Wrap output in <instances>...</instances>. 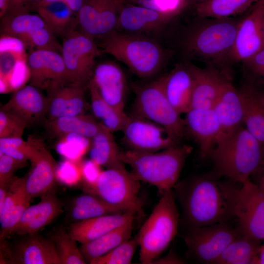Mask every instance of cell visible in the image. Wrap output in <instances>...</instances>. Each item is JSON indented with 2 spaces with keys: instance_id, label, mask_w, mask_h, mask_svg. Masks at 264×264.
<instances>
[{
  "instance_id": "obj_1",
  "label": "cell",
  "mask_w": 264,
  "mask_h": 264,
  "mask_svg": "<svg viewBox=\"0 0 264 264\" xmlns=\"http://www.w3.org/2000/svg\"><path fill=\"white\" fill-rule=\"evenodd\" d=\"M242 184L213 173L177 182L174 188L188 223L195 227L234 218Z\"/></svg>"
},
{
  "instance_id": "obj_2",
  "label": "cell",
  "mask_w": 264,
  "mask_h": 264,
  "mask_svg": "<svg viewBox=\"0 0 264 264\" xmlns=\"http://www.w3.org/2000/svg\"><path fill=\"white\" fill-rule=\"evenodd\" d=\"M210 158L214 174L242 183L260 167L264 147L242 125L221 135Z\"/></svg>"
},
{
  "instance_id": "obj_3",
  "label": "cell",
  "mask_w": 264,
  "mask_h": 264,
  "mask_svg": "<svg viewBox=\"0 0 264 264\" xmlns=\"http://www.w3.org/2000/svg\"><path fill=\"white\" fill-rule=\"evenodd\" d=\"M240 22L228 18L212 19L190 29L183 49L190 58L208 64L230 79L228 64Z\"/></svg>"
},
{
  "instance_id": "obj_4",
  "label": "cell",
  "mask_w": 264,
  "mask_h": 264,
  "mask_svg": "<svg viewBox=\"0 0 264 264\" xmlns=\"http://www.w3.org/2000/svg\"><path fill=\"white\" fill-rule=\"evenodd\" d=\"M102 53L124 64L140 78L150 79L161 70L167 52L153 37L114 30L97 40Z\"/></svg>"
},
{
  "instance_id": "obj_5",
  "label": "cell",
  "mask_w": 264,
  "mask_h": 264,
  "mask_svg": "<svg viewBox=\"0 0 264 264\" xmlns=\"http://www.w3.org/2000/svg\"><path fill=\"white\" fill-rule=\"evenodd\" d=\"M192 149L191 146L179 144L154 152L129 150L120 152V159L131 168L138 179L155 186L162 195L177 183Z\"/></svg>"
},
{
  "instance_id": "obj_6",
  "label": "cell",
  "mask_w": 264,
  "mask_h": 264,
  "mask_svg": "<svg viewBox=\"0 0 264 264\" xmlns=\"http://www.w3.org/2000/svg\"><path fill=\"white\" fill-rule=\"evenodd\" d=\"M178 220L175 194L170 189L161 195L137 234L141 263L152 264L166 250L176 235Z\"/></svg>"
},
{
  "instance_id": "obj_7",
  "label": "cell",
  "mask_w": 264,
  "mask_h": 264,
  "mask_svg": "<svg viewBox=\"0 0 264 264\" xmlns=\"http://www.w3.org/2000/svg\"><path fill=\"white\" fill-rule=\"evenodd\" d=\"M163 75L144 84L133 85V115L165 128L176 144L186 135L184 118L170 103L165 93Z\"/></svg>"
},
{
  "instance_id": "obj_8",
  "label": "cell",
  "mask_w": 264,
  "mask_h": 264,
  "mask_svg": "<svg viewBox=\"0 0 264 264\" xmlns=\"http://www.w3.org/2000/svg\"><path fill=\"white\" fill-rule=\"evenodd\" d=\"M140 180L125 167L107 169L102 171L96 183L84 188L108 203L126 212L143 214V202L139 196Z\"/></svg>"
},
{
  "instance_id": "obj_9",
  "label": "cell",
  "mask_w": 264,
  "mask_h": 264,
  "mask_svg": "<svg viewBox=\"0 0 264 264\" xmlns=\"http://www.w3.org/2000/svg\"><path fill=\"white\" fill-rule=\"evenodd\" d=\"M63 39L61 54L67 80L88 87L91 79L96 58L102 52L95 41L79 29Z\"/></svg>"
},
{
  "instance_id": "obj_10",
  "label": "cell",
  "mask_w": 264,
  "mask_h": 264,
  "mask_svg": "<svg viewBox=\"0 0 264 264\" xmlns=\"http://www.w3.org/2000/svg\"><path fill=\"white\" fill-rule=\"evenodd\" d=\"M240 231L228 222L190 227L184 237L188 255L203 264H215Z\"/></svg>"
},
{
  "instance_id": "obj_11",
  "label": "cell",
  "mask_w": 264,
  "mask_h": 264,
  "mask_svg": "<svg viewBox=\"0 0 264 264\" xmlns=\"http://www.w3.org/2000/svg\"><path fill=\"white\" fill-rule=\"evenodd\" d=\"M13 243L0 242V264H60L54 244L38 233L19 236Z\"/></svg>"
},
{
  "instance_id": "obj_12",
  "label": "cell",
  "mask_w": 264,
  "mask_h": 264,
  "mask_svg": "<svg viewBox=\"0 0 264 264\" xmlns=\"http://www.w3.org/2000/svg\"><path fill=\"white\" fill-rule=\"evenodd\" d=\"M126 0H84L78 13V29L95 41L116 30Z\"/></svg>"
},
{
  "instance_id": "obj_13",
  "label": "cell",
  "mask_w": 264,
  "mask_h": 264,
  "mask_svg": "<svg viewBox=\"0 0 264 264\" xmlns=\"http://www.w3.org/2000/svg\"><path fill=\"white\" fill-rule=\"evenodd\" d=\"M27 140L34 149L31 167L24 176V189L29 198L40 197L54 189L57 164L44 141L29 135Z\"/></svg>"
},
{
  "instance_id": "obj_14",
  "label": "cell",
  "mask_w": 264,
  "mask_h": 264,
  "mask_svg": "<svg viewBox=\"0 0 264 264\" xmlns=\"http://www.w3.org/2000/svg\"><path fill=\"white\" fill-rule=\"evenodd\" d=\"M234 217L243 233L260 241L264 240V191L250 179L242 183Z\"/></svg>"
},
{
  "instance_id": "obj_15",
  "label": "cell",
  "mask_w": 264,
  "mask_h": 264,
  "mask_svg": "<svg viewBox=\"0 0 264 264\" xmlns=\"http://www.w3.org/2000/svg\"><path fill=\"white\" fill-rule=\"evenodd\" d=\"M122 132L130 150L154 152L177 145L163 127L135 115L129 116Z\"/></svg>"
},
{
  "instance_id": "obj_16",
  "label": "cell",
  "mask_w": 264,
  "mask_h": 264,
  "mask_svg": "<svg viewBox=\"0 0 264 264\" xmlns=\"http://www.w3.org/2000/svg\"><path fill=\"white\" fill-rule=\"evenodd\" d=\"M177 13L164 12L126 1L119 15L116 30L151 36L160 33Z\"/></svg>"
},
{
  "instance_id": "obj_17",
  "label": "cell",
  "mask_w": 264,
  "mask_h": 264,
  "mask_svg": "<svg viewBox=\"0 0 264 264\" xmlns=\"http://www.w3.org/2000/svg\"><path fill=\"white\" fill-rule=\"evenodd\" d=\"M87 89L88 87L67 80L50 84L46 89L48 101L46 120L86 113Z\"/></svg>"
},
{
  "instance_id": "obj_18",
  "label": "cell",
  "mask_w": 264,
  "mask_h": 264,
  "mask_svg": "<svg viewBox=\"0 0 264 264\" xmlns=\"http://www.w3.org/2000/svg\"><path fill=\"white\" fill-rule=\"evenodd\" d=\"M264 4L258 0L250 13L240 22L232 61L244 62L264 47Z\"/></svg>"
},
{
  "instance_id": "obj_19",
  "label": "cell",
  "mask_w": 264,
  "mask_h": 264,
  "mask_svg": "<svg viewBox=\"0 0 264 264\" xmlns=\"http://www.w3.org/2000/svg\"><path fill=\"white\" fill-rule=\"evenodd\" d=\"M185 114L186 134L197 143L202 159L210 158L222 134L215 113L212 109H191Z\"/></svg>"
},
{
  "instance_id": "obj_20",
  "label": "cell",
  "mask_w": 264,
  "mask_h": 264,
  "mask_svg": "<svg viewBox=\"0 0 264 264\" xmlns=\"http://www.w3.org/2000/svg\"><path fill=\"white\" fill-rule=\"evenodd\" d=\"M90 80L105 101L115 109L124 111L127 81L117 64L108 61L96 65Z\"/></svg>"
},
{
  "instance_id": "obj_21",
  "label": "cell",
  "mask_w": 264,
  "mask_h": 264,
  "mask_svg": "<svg viewBox=\"0 0 264 264\" xmlns=\"http://www.w3.org/2000/svg\"><path fill=\"white\" fill-rule=\"evenodd\" d=\"M30 85L46 89L53 83L67 79L66 68L61 53L49 50H32L27 56Z\"/></svg>"
},
{
  "instance_id": "obj_22",
  "label": "cell",
  "mask_w": 264,
  "mask_h": 264,
  "mask_svg": "<svg viewBox=\"0 0 264 264\" xmlns=\"http://www.w3.org/2000/svg\"><path fill=\"white\" fill-rule=\"evenodd\" d=\"M40 198L39 202L25 209L11 236L38 233L64 212L65 204L57 196L55 189Z\"/></svg>"
},
{
  "instance_id": "obj_23",
  "label": "cell",
  "mask_w": 264,
  "mask_h": 264,
  "mask_svg": "<svg viewBox=\"0 0 264 264\" xmlns=\"http://www.w3.org/2000/svg\"><path fill=\"white\" fill-rule=\"evenodd\" d=\"M41 90L30 84L23 85L15 90L0 109L11 111L20 116L28 127L44 123L46 120L48 101Z\"/></svg>"
},
{
  "instance_id": "obj_24",
  "label": "cell",
  "mask_w": 264,
  "mask_h": 264,
  "mask_svg": "<svg viewBox=\"0 0 264 264\" xmlns=\"http://www.w3.org/2000/svg\"><path fill=\"white\" fill-rule=\"evenodd\" d=\"M163 77L164 89L170 103L180 114L186 113L191 109L194 85L192 64H177Z\"/></svg>"
},
{
  "instance_id": "obj_25",
  "label": "cell",
  "mask_w": 264,
  "mask_h": 264,
  "mask_svg": "<svg viewBox=\"0 0 264 264\" xmlns=\"http://www.w3.org/2000/svg\"><path fill=\"white\" fill-rule=\"evenodd\" d=\"M192 67L194 85L191 109H212L224 82L230 79L212 66L201 68L192 64Z\"/></svg>"
},
{
  "instance_id": "obj_26",
  "label": "cell",
  "mask_w": 264,
  "mask_h": 264,
  "mask_svg": "<svg viewBox=\"0 0 264 264\" xmlns=\"http://www.w3.org/2000/svg\"><path fill=\"white\" fill-rule=\"evenodd\" d=\"M212 110L218 119L222 134L243 125V107L241 93L230 79H227L224 82Z\"/></svg>"
},
{
  "instance_id": "obj_27",
  "label": "cell",
  "mask_w": 264,
  "mask_h": 264,
  "mask_svg": "<svg viewBox=\"0 0 264 264\" xmlns=\"http://www.w3.org/2000/svg\"><path fill=\"white\" fill-rule=\"evenodd\" d=\"M136 214L131 211L108 215L70 223L67 230L77 242L85 244L108 232L134 220Z\"/></svg>"
},
{
  "instance_id": "obj_28",
  "label": "cell",
  "mask_w": 264,
  "mask_h": 264,
  "mask_svg": "<svg viewBox=\"0 0 264 264\" xmlns=\"http://www.w3.org/2000/svg\"><path fill=\"white\" fill-rule=\"evenodd\" d=\"M243 107V125L264 147V90L254 83L239 89Z\"/></svg>"
},
{
  "instance_id": "obj_29",
  "label": "cell",
  "mask_w": 264,
  "mask_h": 264,
  "mask_svg": "<svg viewBox=\"0 0 264 264\" xmlns=\"http://www.w3.org/2000/svg\"><path fill=\"white\" fill-rule=\"evenodd\" d=\"M44 124L48 134L59 138L73 133L91 139L104 126L93 115L86 113L46 120Z\"/></svg>"
},
{
  "instance_id": "obj_30",
  "label": "cell",
  "mask_w": 264,
  "mask_h": 264,
  "mask_svg": "<svg viewBox=\"0 0 264 264\" xmlns=\"http://www.w3.org/2000/svg\"><path fill=\"white\" fill-rule=\"evenodd\" d=\"M1 19V36L17 39L25 47H29L32 40L39 31L47 27L39 15L27 12L7 14Z\"/></svg>"
},
{
  "instance_id": "obj_31",
  "label": "cell",
  "mask_w": 264,
  "mask_h": 264,
  "mask_svg": "<svg viewBox=\"0 0 264 264\" xmlns=\"http://www.w3.org/2000/svg\"><path fill=\"white\" fill-rule=\"evenodd\" d=\"M125 212L89 193L73 198L67 208L66 216L70 223L97 217Z\"/></svg>"
},
{
  "instance_id": "obj_32",
  "label": "cell",
  "mask_w": 264,
  "mask_h": 264,
  "mask_svg": "<svg viewBox=\"0 0 264 264\" xmlns=\"http://www.w3.org/2000/svg\"><path fill=\"white\" fill-rule=\"evenodd\" d=\"M39 15L55 36L62 38L78 27V16L65 2L39 4Z\"/></svg>"
},
{
  "instance_id": "obj_33",
  "label": "cell",
  "mask_w": 264,
  "mask_h": 264,
  "mask_svg": "<svg viewBox=\"0 0 264 264\" xmlns=\"http://www.w3.org/2000/svg\"><path fill=\"white\" fill-rule=\"evenodd\" d=\"M134 220H131L92 241L82 244L79 248L86 263L89 264L129 240L132 234Z\"/></svg>"
},
{
  "instance_id": "obj_34",
  "label": "cell",
  "mask_w": 264,
  "mask_h": 264,
  "mask_svg": "<svg viewBox=\"0 0 264 264\" xmlns=\"http://www.w3.org/2000/svg\"><path fill=\"white\" fill-rule=\"evenodd\" d=\"M113 132L103 126L92 138L88 150L92 160L107 169L120 168L125 164L120 159V151Z\"/></svg>"
},
{
  "instance_id": "obj_35",
  "label": "cell",
  "mask_w": 264,
  "mask_h": 264,
  "mask_svg": "<svg viewBox=\"0 0 264 264\" xmlns=\"http://www.w3.org/2000/svg\"><path fill=\"white\" fill-rule=\"evenodd\" d=\"M260 242L241 231L215 264H254L261 245Z\"/></svg>"
},
{
  "instance_id": "obj_36",
  "label": "cell",
  "mask_w": 264,
  "mask_h": 264,
  "mask_svg": "<svg viewBox=\"0 0 264 264\" xmlns=\"http://www.w3.org/2000/svg\"><path fill=\"white\" fill-rule=\"evenodd\" d=\"M88 89L90 96V108L93 116L112 132L122 131L129 116L125 111L118 110L105 101L90 80Z\"/></svg>"
},
{
  "instance_id": "obj_37",
  "label": "cell",
  "mask_w": 264,
  "mask_h": 264,
  "mask_svg": "<svg viewBox=\"0 0 264 264\" xmlns=\"http://www.w3.org/2000/svg\"><path fill=\"white\" fill-rule=\"evenodd\" d=\"M258 0H206L195 4L197 14L203 18H228L243 12Z\"/></svg>"
},
{
  "instance_id": "obj_38",
  "label": "cell",
  "mask_w": 264,
  "mask_h": 264,
  "mask_svg": "<svg viewBox=\"0 0 264 264\" xmlns=\"http://www.w3.org/2000/svg\"><path fill=\"white\" fill-rule=\"evenodd\" d=\"M47 236L53 241L60 264H87L77 241L71 236L67 229L62 225L50 231Z\"/></svg>"
},
{
  "instance_id": "obj_39",
  "label": "cell",
  "mask_w": 264,
  "mask_h": 264,
  "mask_svg": "<svg viewBox=\"0 0 264 264\" xmlns=\"http://www.w3.org/2000/svg\"><path fill=\"white\" fill-rule=\"evenodd\" d=\"M139 246L138 234L131 237L112 250L91 261L90 264H129Z\"/></svg>"
},
{
  "instance_id": "obj_40",
  "label": "cell",
  "mask_w": 264,
  "mask_h": 264,
  "mask_svg": "<svg viewBox=\"0 0 264 264\" xmlns=\"http://www.w3.org/2000/svg\"><path fill=\"white\" fill-rule=\"evenodd\" d=\"M3 154L27 162L32 158L34 149L29 142L24 141L22 138H0V156Z\"/></svg>"
},
{
  "instance_id": "obj_41",
  "label": "cell",
  "mask_w": 264,
  "mask_h": 264,
  "mask_svg": "<svg viewBox=\"0 0 264 264\" xmlns=\"http://www.w3.org/2000/svg\"><path fill=\"white\" fill-rule=\"evenodd\" d=\"M25 192L24 177H15L9 186L5 202L0 211V235L6 229L11 213Z\"/></svg>"
},
{
  "instance_id": "obj_42",
  "label": "cell",
  "mask_w": 264,
  "mask_h": 264,
  "mask_svg": "<svg viewBox=\"0 0 264 264\" xmlns=\"http://www.w3.org/2000/svg\"><path fill=\"white\" fill-rule=\"evenodd\" d=\"M66 140L60 142L58 151L68 159L74 160L81 157L89 150L91 139L76 134H68L62 136Z\"/></svg>"
},
{
  "instance_id": "obj_43",
  "label": "cell",
  "mask_w": 264,
  "mask_h": 264,
  "mask_svg": "<svg viewBox=\"0 0 264 264\" xmlns=\"http://www.w3.org/2000/svg\"><path fill=\"white\" fill-rule=\"evenodd\" d=\"M26 123L13 112L0 109V138H22Z\"/></svg>"
},
{
  "instance_id": "obj_44",
  "label": "cell",
  "mask_w": 264,
  "mask_h": 264,
  "mask_svg": "<svg viewBox=\"0 0 264 264\" xmlns=\"http://www.w3.org/2000/svg\"><path fill=\"white\" fill-rule=\"evenodd\" d=\"M27 162L15 159L3 154L0 156V185L10 184L16 177L15 174L19 169L26 166Z\"/></svg>"
},
{
  "instance_id": "obj_45",
  "label": "cell",
  "mask_w": 264,
  "mask_h": 264,
  "mask_svg": "<svg viewBox=\"0 0 264 264\" xmlns=\"http://www.w3.org/2000/svg\"><path fill=\"white\" fill-rule=\"evenodd\" d=\"M31 200L25 192L19 199L11 213L6 229L2 234L0 235V242L6 240L11 236L13 229L20 221L23 212L30 206Z\"/></svg>"
},
{
  "instance_id": "obj_46",
  "label": "cell",
  "mask_w": 264,
  "mask_h": 264,
  "mask_svg": "<svg viewBox=\"0 0 264 264\" xmlns=\"http://www.w3.org/2000/svg\"><path fill=\"white\" fill-rule=\"evenodd\" d=\"M56 175L57 180L68 185L74 184L82 177L81 165L76 166L72 160L64 161L57 164Z\"/></svg>"
},
{
  "instance_id": "obj_47",
  "label": "cell",
  "mask_w": 264,
  "mask_h": 264,
  "mask_svg": "<svg viewBox=\"0 0 264 264\" xmlns=\"http://www.w3.org/2000/svg\"><path fill=\"white\" fill-rule=\"evenodd\" d=\"M127 2L154 10L177 13L179 0H126Z\"/></svg>"
},
{
  "instance_id": "obj_48",
  "label": "cell",
  "mask_w": 264,
  "mask_h": 264,
  "mask_svg": "<svg viewBox=\"0 0 264 264\" xmlns=\"http://www.w3.org/2000/svg\"><path fill=\"white\" fill-rule=\"evenodd\" d=\"M99 165L91 159L86 160L81 164L82 176L85 183V187L93 185L102 172Z\"/></svg>"
},
{
  "instance_id": "obj_49",
  "label": "cell",
  "mask_w": 264,
  "mask_h": 264,
  "mask_svg": "<svg viewBox=\"0 0 264 264\" xmlns=\"http://www.w3.org/2000/svg\"><path fill=\"white\" fill-rule=\"evenodd\" d=\"M243 63L252 75L264 83V47Z\"/></svg>"
},
{
  "instance_id": "obj_50",
  "label": "cell",
  "mask_w": 264,
  "mask_h": 264,
  "mask_svg": "<svg viewBox=\"0 0 264 264\" xmlns=\"http://www.w3.org/2000/svg\"><path fill=\"white\" fill-rule=\"evenodd\" d=\"M84 0H42L39 4L61 1L66 3L74 12L78 14L81 9Z\"/></svg>"
},
{
  "instance_id": "obj_51",
  "label": "cell",
  "mask_w": 264,
  "mask_h": 264,
  "mask_svg": "<svg viewBox=\"0 0 264 264\" xmlns=\"http://www.w3.org/2000/svg\"><path fill=\"white\" fill-rule=\"evenodd\" d=\"M184 261L171 251L165 257L157 258L152 264H183Z\"/></svg>"
},
{
  "instance_id": "obj_52",
  "label": "cell",
  "mask_w": 264,
  "mask_h": 264,
  "mask_svg": "<svg viewBox=\"0 0 264 264\" xmlns=\"http://www.w3.org/2000/svg\"><path fill=\"white\" fill-rule=\"evenodd\" d=\"M254 264H264V243L261 245Z\"/></svg>"
},
{
  "instance_id": "obj_53",
  "label": "cell",
  "mask_w": 264,
  "mask_h": 264,
  "mask_svg": "<svg viewBox=\"0 0 264 264\" xmlns=\"http://www.w3.org/2000/svg\"><path fill=\"white\" fill-rule=\"evenodd\" d=\"M8 0H0V18H3L6 14L9 5Z\"/></svg>"
},
{
  "instance_id": "obj_54",
  "label": "cell",
  "mask_w": 264,
  "mask_h": 264,
  "mask_svg": "<svg viewBox=\"0 0 264 264\" xmlns=\"http://www.w3.org/2000/svg\"><path fill=\"white\" fill-rule=\"evenodd\" d=\"M192 2H194L195 4L202 2L206 0H191Z\"/></svg>"
},
{
  "instance_id": "obj_55",
  "label": "cell",
  "mask_w": 264,
  "mask_h": 264,
  "mask_svg": "<svg viewBox=\"0 0 264 264\" xmlns=\"http://www.w3.org/2000/svg\"><path fill=\"white\" fill-rule=\"evenodd\" d=\"M259 0L264 4V0Z\"/></svg>"
},
{
  "instance_id": "obj_56",
  "label": "cell",
  "mask_w": 264,
  "mask_h": 264,
  "mask_svg": "<svg viewBox=\"0 0 264 264\" xmlns=\"http://www.w3.org/2000/svg\"><path fill=\"white\" fill-rule=\"evenodd\" d=\"M263 32H264V22L263 25Z\"/></svg>"
},
{
  "instance_id": "obj_57",
  "label": "cell",
  "mask_w": 264,
  "mask_h": 264,
  "mask_svg": "<svg viewBox=\"0 0 264 264\" xmlns=\"http://www.w3.org/2000/svg\"><path fill=\"white\" fill-rule=\"evenodd\" d=\"M263 162H264V159H263Z\"/></svg>"
}]
</instances>
